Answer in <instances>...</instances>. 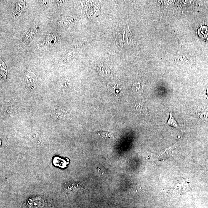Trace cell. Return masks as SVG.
<instances>
[{"label":"cell","mask_w":208,"mask_h":208,"mask_svg":"<svg viewBox=\"0 0 208 208\" xmlns=\"http://www.w3.org/2000/svg\"><path fill=\"white\" fill-rule=\"evenodd\" d=\"M115 37L116 44L120 46L124 47L134 43L128 24L118 28L115 33Z\"/></svg>","instance_id":"cell-1"},{"label":"cell","mask_w":208,"mask_h":208,"mask_svg":"<svg viewBox=\"0 0 208 208\" xmlns=\"http://www.w3.org/2000/svg\"><path fill=\"white\" fill-rule=\"evenodd\" d=\"M44 201L39 197H33L30 198L27 201V205L30 208H43Z\"/></svg>","instance_id":"cell-2"},{"label":"cell","mask_w":208,"mask_h":208,"mask_svg":"<svg viewBox=\"0 0 208 208\" xmlns=\"http://www.w3.org/2000/svg\"><path fill=\"white\" fill-rule=\"evenodd\" d=\"M59 37L57 34H50L46 37L45 43L48 46H52L57 44L58 42Z\"/></svg>","instance_id":"cell-3"},{"label":"cell","mask_w":208,"mask_h":208,"mask_svg":"<svg viewBox=\"0 0 208 208\" xmlns=\"http://www.w3.org/2000/svg\"><path fill=\"white\" fill-rule=\"evenodd\" d=\"M53 163L55 166L62 168L66 167L67 164L66 161L58 157H56L54 158Z\"/></svg>","instance_id":"cell-4"},{"label":"cell","mask_w":208,"mask_h":208,"mask_svg":"<svg viewBox=\"0 0 208 208\" xmlns=\"http://www.w3.org/2000/svg\"><path fill=\"white\" fill-rule=\"evenodd\" d=\"M167 124L169 126L177 128V129H180L177 121H176L175 118H174L173 115H172L170 112V117L169 120H168V121Z\"/></svg>","instance_id":"cell-5"},{"label":"cell","mask_w":208,"mask_h":208,"mask_svg":"<svg viewBox=\"0 0 208 208\" xmlns=\"http://www.w3.org/2000/svg\"><path fill=\"white\" fill-rule=\"evenodd\" d=\"M99 135L105 139H110L112 138L113 134L107 132H100L98 133Z\"/></svg>","instance_id":"cell-6"}]
</instances>
